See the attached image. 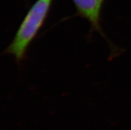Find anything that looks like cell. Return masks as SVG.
I'll return each mask as SVG.
<instances>
[{
	"mask_svg": "<svg viewBox=\"0 0 131 130\" xmlns=\"http://www.w3.org/2000/svg\"><path fill=\"white\" fill-rule=\"evenodd\" d=\"M54 0H36L20 24L12 43L3 52L20 64L26 58L29 46L44 25Z\"/></svg>",
	"mask_w": 131,
	"mask_h": 130,
	"instance_id": "cell-1",
	"label": "cell"
},
{
	"mask_svg": "<svg viewBox=\"0 0 131 130\" xmlns=\"http://www.w3.org/2000/svg\"><path fill=\"white\" fill-rule=\"evenodd\" d=\"M79 15L88 21L91 31L99 33L107 41L101 27V11L105 0H72Z\"/></svg>",
	"mask_w": 131,
	"mask_h": 130,
	"instance_id": "cell-2",
	"label": "cell"
}]
</instances>
